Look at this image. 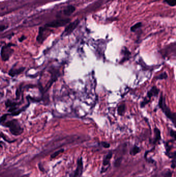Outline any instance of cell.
<instances>
[{
	"instance_id": "cell-7",
	"label": "cell",
	"mask_w": 176,
	"mask_h": 177,
	"mask_svg": "<svg viewBox=\"0 0 176 177\" xmlns=\"http://www.w3.org/2000/svg\"><path fill=\"white\" fill-rule=\"evenodd\" d=\"M79 23L80 21L79 19H76L74 21L70 22L66 27L64 32L63 33V35L65 36L69 35L77 28Z\"/></svg>"
},
{
	"instance_id": "cell-23",
	"label": "cell",
	"mask_w": 176,
	"mask_h": 177,
	"mask_svg": "<svg viewBox=\"0 0 176 177\" xmlns=\"http://www.w3.org/2000/svg\"><path fill=\"white\" fill-rule=\"evenodd\" d=\"M170 136L173 137H174L175 139H176V131L173 130H171L170 132Z\"/></svg>"
},
{
	"instance_id": "cell-24",
	"label": "cell",
	"mask_w": 176,
	"mask_h": 177,
	"mask_svg": "<svg viewBox=\"0 0 176 177\" xmlns=\"http://www.w3.org/2000/svg\"><path fill=\"white\" fill-rule=\"evenodd\" d=\"M176 166V156L174 157V160L172 161V167L174 169Z\"/></svg>"
},
{
	"instance_id": "cell-5",
	"label": "cell",
	"mask_w": 176,
	"mask_h": 177,
	"mask_svg": "<svg viewBox=\"0 0 176 177\" xmlns=\"http://www.w3.org/2000/svg\"><path fill=\"white\" fill-rule=\"evenodd\" d=\"M70 19L66 18V19H61L51 21L48 24H46V26L49 28H59L62 27L66 25L69 24L70 22Z\"/></svg>"
},
{
	"instance_id": "cell-2",
	"label": "cell",
	"mask_w": 176,
	"mask_h": 177,
	"mask_svg": "<svg viewBox=\"0 0 176 177\" xmlns=\"http://www.w3.org/2000/svg\"><path fill=\"white\" fill-rule=\"evenodd\" d=\"M159 105L160 108L162 110L163 112L165 114L166 116L170 119L174 124L176 125V114L175 112H173L167 106L165 103V97L163 96L162 94L161 95L160 98L159 102Z\"/></svg>"
},
{
	"instance_id": "cell-26",
	"label": "cell",
	"mask_w": 176,
	"mask_h": 177,
	"mask_svg": "<svg viewBox=\"0 0 176 177\" xmlns=\"http://www.w3.org/2000/svg\"><path fill=\"white\" fill-rule=\"evenodd\" d=\"M25 38H26V37H25V36H22L19 39V42H22L24 40Z\"/></svg>"
},
{
	"instance_id": "cell-19",
	"label": "cell",
	"mask_w": 176,
	"mask_h": 177,
	"mask_svg": "<svg viewBox=\"0 0 176 177\" xmlns=\"http://www.w3.org/2000/svg\"><path fill=\"white\" fill-rule=\"evenodd\" d=\"M64 149H60V150H59L58 151H56L55 152H54V153L51 155V158H54L56 157V156H58L59 155V154L63 153L64 152Z\"/></svg>"
},
{
	"instance_id": "cell-18",
	"label": "cell",
	"mask_w": 176,
	"mask_h": 177,
	"mask_svg": "<svg viewBox=\"0 0 176 177\" xmlns=\"http://www.w3.org/2000/svg\"><path fill=\"white\" fill-rule=\"evenodd\" d=\"M164 2L172 7H174L176 5V0H164Z\"/></svg>"
},
{
	"instance_id": "cell-25",
	"label": "cell",
	"mask_w": 176,
	"mask_h": 177,
	"mask_svg": "<svg viewBox=\"0 0 176 177\" xmlns=\"http://www.w3.org/2000/svg\"><path fill=\"white\" fill-rule=\"evenodd\" d=\"M7 28V26H5V25H0V32H2V31H4V30H6Z\"/></svg>"
},
{
	"instance_id": "cell-6",
	"label": "cell",
	"mask_w": 176,
	"mask_h": 177,
	"mask_svg": "<svg viewBox=\"0 0 176 177\" xmlns=\"http://www.w3.org/2000/svg\"><path fill=\"white\" fill-rule=\"evenodd\" d=\"M83 172V164L82 158L81 157L78 160L77 166L75 170L70 175L69 177H82Z\"/></svg>"
},
{
	"instance_id": "cell-20",
	"label": "cell",
	"mask_w": 176,
	"mask_h": 177,
	"mask_svg": "<svg viewBox=\"0 0 176 177\" xmlns=\"http://www.w3.org/2000/svg\"><path fill=\"white\" fill-rule=\"evenodd\" d=\"M162 176L163 177H172V173L169 170H167L162 173Z\"/></svg>"
},
{
	"instance_id": "cell-22",
	"label": "cell",
	"mask_w": 176,
	"mask_h": 177,
	"mask_svg": "<svg viewBox=\"0 0 176 177\" xmlns=\"http://www.w3.org/2000/svg\"><path fill=\"white\" fill-rule=\"evenodd\" d=\"M101 145L103 147L105 148H108L110 147V144L106 142H101Z\"/></svg>"
},
{
	"instance_id": "cell-16",
	"label": "cell",
	"mask_w": 176,
	"mask_h": 177,
	"mask_svg": "<svg viewBox=\"0 0 176 177\" xmlns=\"http://www.w3.org/2000/svg\"><path fill=\"white\" fill-rule=\"evenodd\" d=\"M142 26V23L141 22H137L136 24H135L134 25H133L132 27L130 28V30L132 32H135L137 29L141 28Z\"/></svg>"
},
{
	"instance_id": "cell-15",
	"label": "cell",
	"mask_w": 176,
	"mask_h": 177,
	"mask_svg": "<svg viewBox=\"0 0 176 177\" xmlns=\"http://www.w3.org/2000/svg\"><path fill=\"white\" fill-rule=\"evenodd\" d=\"M126 107L125 104H121L120 105L117 109L118 115L119 116H122L125 114L126 111Z\"/></svg>"
},
{
	"instance_id": "cell-8",
	"label": "cell",
	"mask_w": 176,
	"mask_h": 177,
	"mask_svg": "<svg viewBox=\"0 0 176 177\" xmlns=\"http://www.w3.org/2000/svg\"><path fill=\"white\" fill-rule=\"evenodd\" d=\"M112 157V152H108V153L105 156V157L103 158V167L102 168L101 173H104L107 169L108 168L110 165V162L111 160Z\"/></svg>"
},
{
	"instance_id": "cell-12",
	"label": "cell",
	"mask_w": 176,
	"mask_h": 177,
	"mask_svg": "<svg viewBox=\"0 0 176 177\" xmlns=\"http://www.w3.org/2000/svg\"><path fill=\"white\" fill-rule=\"evenodd\" d=\"M75 7L73 5H68L63 10V13L66 16H70L75 11Z\"/></svg>"
},
{
	"instance_id": "cell-10",
	"label": "cell",
	"mask_w": 176,
	"mask_h": 177,
	"mask_svg": "<svg viewBox=\"0 0 176 177\" xmlns=\"http://www.w3.org/2000/svg\"><path fill=\"white\" fill-rule=\"evenodd\" d=\"M25 70V67H22L16 69L13 66L8 72V75L12 77H14L16 76H18L23 72Z\"/></svg>"
},
{
	"instance_id": "cell-14",
	"label": "cell",
	"mask_w": 176,
	"mask_h": 177,
	"mask_svg": "<svg viewBox=\"0 0 176 177\" xmlns=\"http://www.w3.org/2000/svg\"><path fill=\"white\" fill-rule=\"evenodd\" d=\"M140 151H141L140 148L139 147H137V146L135 145L131 149V150L130 151V154L132 156H134V155H136L137 154L139 153V152H140Z\"/></svg>"
},
{
	"instance_id": "cell-9",
	"label": "cell",
	"mask_w": 176,
	"mask_h": 177,
	"mask_svg": "<svg viewBox=\"0 0 176 177\" xmlns=\"http://www.w3.org/2000/svg\"><path fill=\"white\" fill-rule=\"evenodd\" d=\"M46 32V29L44 28H40L39 29L38 35L37 37V41L41 44L46 38V36L45 35V33Z\"/></svg>"
},
{
	"instance_id": "cell-1",
	"label": "cell",
	"mask_w": 176,
	"mask_h": 177,
	"mask_svg": "<svg viewBox=\"0 0 176 177\" xmlns=\"http://www.w3.org/2000/svg\"><path fill=\"white\" fill-rule=\"evenodd\" d=\"M2 125L8 128L12 135L14 136H19L23 133V128L21 126L19 121L17 119L9 120Z\"/></svg>"
},
{
	"instance_id": "cell-11",
	"label": "cell",
	"mask_w": 176,
	"mask_h": 177,
	"mask_svg": "<svg viewBox=\"0 0 176 177\" xmlns=\"http://www.w3.org/2000/svg\"><path fill=\"white\" fill-rule=\"evenodd\" d=\"M19 104L17 102H12L10 99H7L5 102V105L7 108H8V111L13 112L17 109V106Z\"/></svg>"
},
{
	"instance_id": "cell-27",
	"label": "cell",
	"mask_w": 176,
	"mask_h": 177,
	"mask_svg": "<svg viewBox=\"0 0 176 177\" xmlns=\"http://www.w3.org/2000/svg\"><path fill=\"white\" fill-rule=\"evenodd\" d=\"M155 1H159V0H155Z\"/></svg>"
},
{
	"instance_id": "cell-3",
	"label": "cell",
	"mask_w": 176,
	"mask_h": 177,
	"mask_svg": "<svg viewBox=\"0 0 176 177\" xmlns=\"http://www.w3.org/2000/svg\"><path fill=\"white\" fill-rule=\"evenodd\" d=\"M13 46H14L13 44L9 43L4 45L1 48L0 55L1 59L3 61L6 62L8 61L12 57L14 52V50L12 48Z\"/></svg>"
},
{
	"instance_id": "cell-21",
	"label": "cell",
	"mask_w": 176,
	"mask_h": 177,
	"mask_svg": "<svg viewBox=\"0 0 176 177\" xmlns=\"http://www.w3.org/2000/svg\"><path fill=\"white\" fill-rule=\"evenodd\" d=\"M8 114H5L3 116H2L1 118H0V122L2 123V122H4V121L6 120L7 119V117L8 116Z\"/></svg>"
},
{
	"instance_id": "cell-13",
	"label": "cell",
	"mask_w": 176,
	"mask_h": 177,
	"mask_svg": "<svg viewBox=\"0 0 176 177\" xmlns=\"http://www.w3.org/2000/svg\"><path fill=\"white\" fill-rule=\"evenodd\" d=\"M155 133V137L154 139V143H156L157 142H159L161 140V132L160 130L158 128H155L154 129Z\"/></svg>"
},
{
	"instance_id": "cell-4",
	"label": "cell",
	"mask_w": 176,
	"mask_h": 177,
	"mask_svg": "<svg viewBox=\"0 0 176 177\" xmlns=\"http://www.w3.org/2000/svg\"><path fill=\"white\" fill-rule=\"evenodd\" d=\"M160 90L155 87L153 86V88L148 92L147 96L144 98L143 101L141 104V107H144L146 104H147L150 101L151 98L153 96H156L159 94Z\"/></svg>"
},
{
	"instance_id": "cell-17",
	"label": "cell",
	"mask_w": 176,
	"mask_h": 177,
	"mask_svg": "<svg viewBox=\"0 0 176 177\" xmlns=\"http://www.w3.org/2000/svg\"><path fill=\"white\" fill-rule=\"evenodd\" d=\"M167 78H168V75L166 72H164L161 74L159 76H156L155 77V79L156 80H163V79H166Z\"/></svg>"
}]
</instances>
